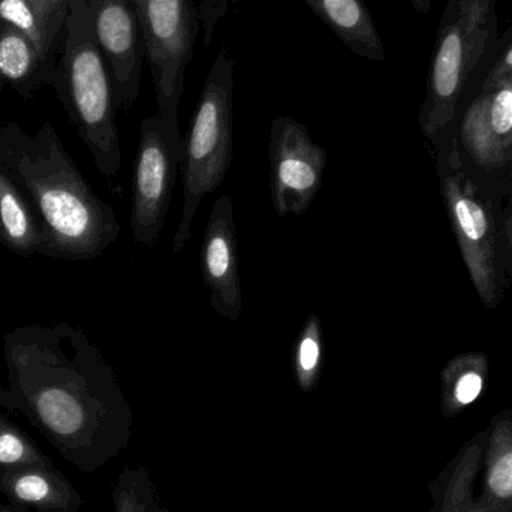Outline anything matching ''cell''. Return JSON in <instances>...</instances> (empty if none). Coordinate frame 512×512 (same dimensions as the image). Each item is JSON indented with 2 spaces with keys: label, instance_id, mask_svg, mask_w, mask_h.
I'll return each instance as SVG.
<instances>
[{
  "label": "cell",
  "instance_id": "4fadbf2b",
  "mask_svg": "<svg viewBox=\"0 0 512 512\" xmlns=\"http://www.w3.org/2000/svg\"><path fill=\"white\" fill-rule=\"evenodd\" d=\"M0 492L15 504L45 511L75 512L83 504L51 463L0 469Z\"/></svg>",
  "mask_w": 512,
  "mask_h": 512
},
{
  "label": "cell",
  "instance_id": "6da1fadb",
  "mask_svg": "<svg viewBox=\"0 0 512 512\" xmlns=\"http://www.w3.org/2000/svg\"><path fill=\"white\" fill-rule=\"evenodd\" d=\"M3 357L0 406L21 412L78 468H101L128 447L131 405L84 328L23 325L3 337Z\"/></svg>",
  "mask_w": 512,
  "mask_h": 512
},
{
  "label": "cell",
  "instance_id": "44dd1931",
  "mask_svg": "<svg viewBox=\"0 0 512 512\" xmlns=\"http://www.w3.org/2000/svg\"><path fill=\"white\" fill-rule=\"evenodd\" d=\"M26 465H50V460L29 438L0 415V469Z\"/></svg>",
  "mask_w": 512,
  "mask_h": 512
},
{
  "label": "cell",
  "instance_id": "484cf974",
  "mask_svg": "<svg viewBox=\"0 0 512 512\" xmlns=\"http://www.w3.org/2000/svg\"><path fill=\"white\" fill-rule=\"evenodd\" d=\"M409 2L414 6L415 11L423 15L429 14L432 9V0H409Z\"/></svg>",
  "mask_w": 512,
  "mask_h": 512
},
{
  "label": "cell",
  "instance_id": "7c38bea8",
  "mask_svg": "<svg viewBox=\"0 0 512 512\" xmlns=\"http://www.w3.org/2000/svg\"><path fill=\"white\" fill-rule=\"evenodd\" d=\"M460 138L475 164L489 173L512 162V80L481 90L463 116Z\"/></svg>",
  "mask_w": 512,
  "mask_h": 512
},
{
  "label": "cell",
  "instance_id": "2e32d148",
  "mask_svg": "<svg viewBox=\"0 0 512 512\" xmlns=\"http://www.w3.org/2000/svg\"><path fill=\"white\" fill-rule=\"evenodd\" d=\"M0 242L21 256L39 254L41 228L32 206L0 170Z\"/></svg>",
  "mask_w": 512,
  "mask_h": 512
},
{
  "label": "cell",
  "instance_id": "8fae6325",
  "mask_svg": "<svg viewBox=\"0 0 512 512\" xmlns=\"http://www.w3.org/2000/svg\"><path fill=\"white\" fill-rule=\"evenodd\" d=\"M237 228L230 195L213 203L201 245V274L210 292V306L228 321L242 315L243 292L237 254Z\"/></svg>",
  "mask_w": 512,
  "mask_h": 512
},
{
  "label": "cell",
  "instance_id": "5b68a950",
  "mask_svg": "<svg viewBox=\"0 0 512 512\" xmlns=\"http://www.w3.org/2000/svg\"><path fill=\"white\" fill-rule=\"evenodd\" d=\"M498 35L496 0H448L430 59L420 110L424 137L447 131L475 69Z\"/></svg>",
  "mask_w": 512,
  "mask_h": 512
},
{
  "label": "cell",
  "instance_id": "4316f807",
  "mask_svg": "<svg viewBox=\"0 0 512 512\" xmlns=\"http://www.w3.org/2000/svg\"><path fill=\"white\" fill-rule=\"evenodd\" d=\"M0 512H14V511L3 510V508H0Z\"/></svg>",
  "mask_w": 512,
  "mask_h": 512
},
{
  "label": "cell",
  "instance_id": "ac0fdd59",
  "mask_svg": "<svg viewBox=\"0 0 512 512\" xmlns=\"http://www.w3.org/2000/svg\"><path fill=\"white\" fill-rule=\"evenodd\" d=\"M295 382L303 393H312L321 381L324 367V334L321 319L310 315L301 327L291 358Z\"/></svg>",
  "mask_w": 512,
  "mask_h": 512
},
{
  "label": "cell",
  "instance_id": "7a4b0ae2",
  "mask_svg": "<svg viewBox=\"0 0 512 512\" xmlns=\"http://www.w3.org/2000/svg\"><path fill=\"white\" fill-rule=\"evenodd\" d=\"M0 170L38 218L39 255L86 261L119 239L122 228L113 207L90 188L48 120L33 135L18 123L0 126Z\"/></svg>",
  "mask_w": 512,
  "mask_h": 512
},
{
  "label": "cell",
  "instance_id": "5bb4252c",
  "mask_svg": "<svg viewBox=\"0 0 512 512\" xmlns=\"http://www.w3.org/2000/svg\"><path fill=\"white\" fill-rule=\"evenodd\" d=\"M313 14L363 59L385 62L384 42L364 0H303Z\"/></svg>",
  "mask_w": 512,
  "mask_h": 512
},
{
  "label": "cell",
  "instance_id": "d6986e66",
  "mask_svg": "<svg viewBox=\"0 0 512 512\" xmlns=\"http://www.w3.org/2000/svg\"><path fill=\"white\" fill-rule=\"evenodd\" d=\"M114 512H170L146 466L123 469L113 493Z\"/></svg>",
  "mask_w": 512,
  "mask_h": 512
},
{
  "label": "cell",
  "instance_id": "7402d4cb",
  "mask_svg": "<svg viewBox=\"0 0 512 512\" xmlns=\"http://www.w3.org/2000/svg\"><path fill=\"white\" fill-rule=\"evenodd\" d=\"M38 12L42 26L54 44L62 45L63 30L68 17L69 0H30Z\"/></svg>",
  "mask_w": 512,
  "mask_h": 512
},
{
  "label": "cell",
  "instance_id": "30bf717a",
  "mask_svg": "<svg viewBox=\"0 0 512 512\" xmlns=\"http://www.w3.org/2000/svg\"><path fill=\"white\" fill-rule=\"evenodd\" d=\"M96 41L107 60L117 110L134 107L141 89L146 47L135 6L129 0H86Z\"/></svg>",
  "mask_w": 512,
  "mask_h": 512
},
{
  "label": "cell",
  "instance_id": "52a82bcc",
  "mask_svg": "<svg viewBox=\"0 0 512 512\" xmlns=\"http://www.w3.org/2000/svg\"><path fill=\"white\" fill-rule=\"evenodd\" d=\"M442 200L475 291L486 309L501 306L508 280L501 262V234L489 201L465 173L454 147L438 165Z\"/></svg>",
  "mask_w": 512,
  "mask_h": 512
},
{
  "label": "cell",
  "instance_id": "e0dca14e",
  "mask_svg": "<svg viewBox=\"0 0 512 512\" xmlns=\"http://www.w3.org/2000/svg\"><path fill=\"white\" fill-rule=\"evenodd\" d=\"M489 357L481 351L462 352L442 370V405L457 412L480 399L489 378Z\"/></svg>",
  "mask_w": 512,
  "mask_h": 512
},
{
  "label": "cell",
  "instance_id": "cb8c5ba5",
  "mask_svg": "<svg viewBox=\"0 0 512 512\" xmlns=\"http://www.w3.org/2000/svg\"><path fill=\"white\" fill-rule=\"evenodd\" d=\"M501 234V262L508 283L512 279V197L508 203L507 215H505L504 228Z\"/></svg>",
  "mask_w": 512,
  "mask_h": 512
},
{
  "label": "cell",
  "instance_id": "ba28073f",
  "mask_svg": "<svg viewBox=\"0 0 512 512\" xmlns=\"http://www.w3.org/2000/svg\"><path fill=\"white\" fill-rule=\"evenodd\" d=\"M328 152L291 116H277L268 140V191L277 216H301L321 191Z\"/></svg>",
  "mask_w": 512,
  "mask_h": 512
},
{
  "label": "cell",
  "instance_id": "9a60e30c",
  "mask_svg": "<svg viewBox=\"0 0 512 512\" xmlns=\"http://www.w3.org/2000/svg\"><path fill=\"white\" fill-rule=\"evenodd\" d=\"M56 77V62L45 59L26 36L0 24V95L11 87L32 99L41 87L54 86Z\"/></svg>",
  "mask_w": 512,
  "mask_h": 512
},
{
  "label": "cell",
  "instance_id": "8992f818",
  "mask_svg": "<svg viewBox=\"0 0 512 512\" xmlns=\"http://www.w3.org/2000/svg\"><path fill=\"white\" fill-rule=\"evenodd\" d=\"M143 30L146 60L155 83L158 114L174 158L182 162L179 107L185 92L186 68L194 59L198 12L194 0H134Z\"/></svg>",
  "mask_w": 512,
  "mask_h": 512
},
{
  "label": "cell",
  "instance_id": "d4e9b609",
  "mask_svg": "<svg viewBox=\"0 0 512 512\" xmlns=\"http://www.w3.org/2000/svg\"><path fill=\"white\" fill-rule=\"evenodd\" d=\"M512 80V44L504 51L498 62L493 66L490 74L484 81L483 89L496 86V84L504 83V81Z\"/></svg>",
  "mask_w": 512,
  "mask_h": 512
},
{
  "label": "cell",
  "instance_id": "ffe728a7",
  "mask_svg": "<svg viewBox=\"0 0 512 512\" xmlns=\"http://www.w3.org/2000/svg\"><path fill=\"white\" fill-rule=\"evenodd\" d=\"M0 24L26 36L45 59L59 62L56 59L59 45L51 41L30 0H0Z\"/></svg>",
  "mask_w": 512,
  "mask_h": 512
},
{
  "label": "cell",
  "instance_id": "83f0119b",
  "mask_svg": "<svg viewBox=\"0 0 512 512\" xmlns=\"http://www.w3.org/2000/svg\"><path fill=\"white\" fill-rule=\"evenodd\" d=\"M129 2H131V3H132V5H134V0H129Z\"/></svg>",
  "mask_w": 512,
  "mask_h": 512
},
{
  "label": "cell",
  "instance_id": "603a6c76",
  "mask_svg": "<svg viewBox=\"0 0 512 512\" xmlns=\"http://www.w3.org/2000/svg\"><path fill=\"white\" fill-rule=\"evenodd\" d=\"M489 487L498 498H512V450L493 463L489 472Z\"/></svg>",
  "mask_w": 512,
  "mask_h": 512
},
{
  "label": "cell",
  "instance_id": "9c48e42d",
  "mask_svg": "<svg viewBox=\"0 0 512 512\" xmlns=\"http://www.w3.org/2000/svg\"><path fill=\"white\" fill-rule=\"evenodd\" d=\"M179 173L161 117H146L140 125L132 174L131 231L138 245L150 249L158 245Z\"/></svg>",
  "mask_w": 512,
  "mask_h": 512
},
{
  "label": "cell",
  "instance_id": "3957f363",
  "mask_svg": "<svg viewBox=\"0 0 512 512\" xmlns=\"http://www.w3.org/2000/svg\"><path fill=\"white\" fill-rule=\"evenodd\" d=\"M60 47L53 86L57 98L92 155L96 170L116 188L114 182L122 168L116 99L86 0H69Z\"/></svg>",
  "mask_w": 512,
  "mask_h": 512
},
{
  "label": "cell",
  "instance_id": "277c9868",
  "mask_svg": "<svg viewBox=\"0 0 512 512\" xmlns=\"http://www.w3.org/2000/svg\"><path fill=\"white\" fill-rule=\"evenodd\" d=\"M234 66L228 48H222L210 66L191 128L183 138L179 165L183 209L173 239L174 255H179L188 245L201 201L222 185L233 165Z\"/></svg>",
  "mask_w": 512,
  "mask_h": 512
}]
</instances>
